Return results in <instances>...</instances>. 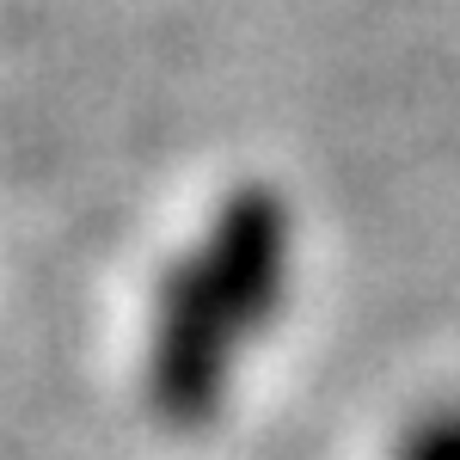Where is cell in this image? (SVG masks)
Returning a JSON list of instances; mask_svg holds the SVG:
<instances>
[{
	"mask_svg": "<svg viewBox=\"0 0 460 460\" xmlns=\"http://www.w3.org/2000/svg\"><path fill=\"white\" fill-rule=\"evenodd\" d=\"M246 332L227 319V307L209 295L197 264L184 258L160 277L154 295V332H147V405L172 429L209 424L227 399L234 356Z\"/></svg>",
	"mask_w": 460,
	"mask_h": 460,
	"instance_id": "6da1fadb",
	"label": "cell"
},
{
	"mask_svg": "<svg viewBox=\"0 0 460 460\" xmlns=\"http://www.w3.org/2000/svg\"><path fill=\"white\" fill-rule=\"evenodd\" d=\"M288 252H295V227H288V203L270 184H240L221 197L209 215V234L197 246V277L209 295L227 307V319L258 338L270 319L283 314L288 295Z\"/></svg>",
	"mask_w": 460,
	"mask_h": 460,
	"instance_id": "7a4b0ae2",
	"label": "cell"
},
{
	"mask_svg": "<svg viewBox=\"0 0 460 460\" xmlns=\"http://www.w3.org/2000/svg\"><path fill=\"white\" fill-rule=\"evenodd\" d=\"M399 460H460V405H442L411 424V436L399 442Z\"/></svg>",
	"mask_w": 460,
	"mask_h": 460,
	"instance_id": "3957f363",
	"label": "cell"
}]
</instances>
